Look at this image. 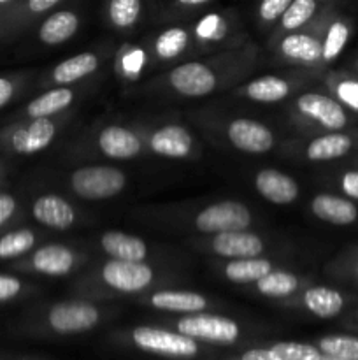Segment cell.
<instances>
[{
	"label": "cell",
	"mask_w": 358,
	"mask_h": 360,
	"mask_svg": "<svg viewBox=\"0 0 358 360\" xmlns=\"http://www.w3.org/2000/svg\"><path fill=\"white\" fill-rule=\"evenodd\" d=\"M56 136V125L49 118H34L0 132V148L7 153L35 155L46 150Z\"/></svg>",
	"instance_id": "obj_1"
},
{
	"label": "cell",
	"mask_w": 358,
	"mask_h": 360,
	"mask_svg": "<svg viewBox=\"0 0 358 360\" xmlns=\"http://www.w3.org/2000/svg\"><path fill=\"white\" fill-rule=\"evenodd\" d=\"M126 185V176L109 165H88L70 176V186L77 197L86 200H104L118 195Z\"/></svg>",
	"instance_id": "obj_2"
},
{
	"label": "cell",
	"mask_w": 358,
	"mask_h": 360,
	"mask_svg": "<svg viewBox=\"0 0 358 360\" xmlns=\"http://www.w3.org/2000/svg\"><path fill=\"white\" fill-rule=\"evenodd\" d=\"M251 211L237 200H221L211 204L195 217L197 231L204 234L246 231L251 225Z\"/></svg>",
	"instance_id": "obj_3"
},
{
	"label": "cell",
	"mask_w": 358,
	"mask_h": 360,
	"mask_svg": "<svg viewBox=\"0 0 358 360\" xmlns=\"http://www.w3.org/2000/svg\"><path fill=\"white\" fill-rule=\"evenodd\" d=\"M297 108L305 118L314 122L326 132L346 130L351 125V112L339 104L332 95L307 91L297 98Z\"/></svg>",
	"instance_id": "obj_4"
},
{
	"label": "cell",
	"mask_w": 358,
	"mask_h": 360,
	"mask_svg": "<svg viewBox=\"0 0 358 360\" xmlns=\"http://www.w3.org/2000/svg\"><path fill=\"white\" fill-rule=\"evenodd\" d=\"M133 343L139 348L153 354L168 357H193L199 352L195 340L181 333L154 329V327H137L132 333Z\"/></svg>",
	"instance_id": "obj_5"
},
{
	"label": "cell",
	"mask_w": 358,
	"mask_h": 360,
	"mask_svg": "<svg viewBox=\"0 0 358 360\" xmlns=\"http://www.w3.org/2000/svg\"><path fill=\"white\" fill-rule=\"evenodd\" d=\"M178 330L193 340L230 345L239 338V326L230 319L218 315H190L178 322Z\"/></svg>",
	"instance_id": "obj_6"
},
{
	"label": "cell",
	"mask_w": 358,
	"mask_h": 360,
	"mask_svg": "<svg viewBox=\"0 0 358 360\" xmlns=\"http://www.w3.org/2000/svg\"><path fill=\"white\" fill-rule=\"evenodd\" d=\"M154 273L144 262H128V260H109L102 267V280L105 285L118 292L133 294L147 288L153 281Z\"/></svg>",
	"instance_id": "obj_7"
},
{
	"label": "cell",
	"mask_w": 358,
	"mask_h": 360,
	"mask_svg": "<svg viewBox=\"0 0 358 360\" xmlns=\"http://www.w3.org/2000/svg\"><path fill=\"white\" fill-rule=\"evenodd\" d=\"M98 309L90 302H60L48 313V322L53 330L63 334L90 330L98 322Z\"/></svg>",
	"instance_id": "obj_8"
},
{
	"label": "cell",
	"mask_w": 358,
	"mask_h": 360,
	"mask_svg": "<svg viewBox=\"0 0 358 360\" xmlns=\"http://www.w3.org/2000/svg\"><path fill=\"white\" fill-rule=\"evenodd\" d=\"M171 86L185 97H204L216 88V74L200 62L181 63L168 74Z\"/></svg>",
	"instance_id": "obj_9"
},
{
	"label": "cell",
	"mask_w": 358,
	"mask_h": 360,
	"mask_svg": "<svg viewBox=\"0 0 358 360\" xmlns=\"http://www.w3.org/2000/svg\"><path fill=\"white\" fill-rule=\"evenodd\" d=\"M228 141L232 146L244 153L262 155L272 150L274 146V134L270 132L269 127L256 120L237 118L230 122L227 129Z\"/></svg>",
	"instance_id": "obj_10"
},
{
	"label": "cell",
	"mask_w": 358,
	"mask_h": 360,
	"mask_svg": "<svg viewBox=\"0 0 358 360\" xmlns=\"http://www.w3.org/2000/svg\"><path fill=\"white\" fill-rule=\"evenodd\" d=\"M311 211L316 218L337 227L358 224V202L336 193H318L311 200Z\"/></svg>",
	"instance_id": "obj_11"
},
{
	"label": "cell",
	"mask_w": 358,
	"mask_h": 360,
	"mask_svg": "<svg viewBox=\"0 0 358 360\" xmlns=\"http://www.w3.org/2000/svg\"><path fill=\"white\" fill-rule=\"evenodd\" d=\"M358 146V137L346 130L326 132L314 137L305 148V157L311 162H330L339 160L353 153Z\"/></svg>",
	"instance_id": "obj_12"
},
{
	"label": "cell",
	"mask_w": 358,
	"mask_h": 360,
	"mask_svg": "<svg viewBox=\"0 0 358 360\" xmlns=\"http://www.w3.org/2000/svg\"><path fill=\"white\" fill-rule=\"evenodd\" d=\"M74 264H76V257L72 250L63 245H46L35 250L30 260L27 264H20V267L21 269L28 267L46 276H65L72 271Z\"/></svg>",
	"instance_id": "obj_13"
},
{
	"label": "cell",
	"mask_w": 358,
	"mask_h": 360,
	"mask_svg": "<svg viewBox=\"0 0 358 360\" xmlns=\"http://www.w3.org/2000/svg\"><path fill=\"white\" fill-rule=\"evenodd\" d=\"M32 217L41 225L55 231H67L76 221V211L74 207L55 193H46L37 197L32 204Z\"/></svg>",
	"instance_id": "obj_14"
},
{
	"label": "cell",
	"mask_w": 358,
	"mask_h": 360,
	"mask_svg": "<svg viewBox=\"0 0 358 360\" xmlns=\"http://www.w3.org/2000/svg\"><path fill=\"white\" fill-rule=\"evenodd\" d=\"M213 252L227 259H249L260 257L265 245L256 234L248 231H232L216 234L213 239Z\"/></svg>",
	"instance_id": "obj_15"
},
{
	"label": "cell",
	"mask_w": 358,
	"mask_h": 360,
	"mask_svg": "<svg viewBox=\"0 0 358 360\" xmlns=\"http://www.w3.org/2000/svg\"><path fill=\"white\" fill-rule=\"evenodd\" d=\"M150 148L160 157L185 158L192 153L193 136L181 125H165L151 134Z\"/></svg>",
	"instance_id": "obj_16"
},
{
	"label": "cell",
	"mask_w": 358,
	"mask_h": 360,
	"mask_svg": "<svg viewBox=\"0 0 358 360\" xmlns=\"http://www.w3.org/2000/svg\"><path fill=\"white\" fill-rule=\"evenodd\" d=\"M98 148L105 157L114 160H128L140 153L142 144L132 130L119 125H109L98 134Z\"/></svg>",
	"instance_id": "obj_17"
},
{
	"label": "cell",
	"mask_w": 358,
	"mask_h": 360,
	"mask_svg": "<svg viewBox=\"0 0 358 360\" xmlns=\"http://www.w3.org/2000/svg\"><path fill=\"white\" fill-rule=\"evenodd\" d=\"M255 186L260 195L272 204H291L298 197L297 181L276 169L260 171L255 178Z\"/></svg>",
	"instance_id": "obj_18"
},
{
	"label": "cell",
	"mask_w": 358,
	"mask_h": 360,
	"mask_svg": "<svg viewBox=\"0 0 358 360\" xmlns=\"http://www.w3.org/2000/svg\"><path fill=\"white\" fill-rule=\"evenodd\" d=\"M100 246L111 259L144 262L147 257V246L140 238L126 232L111 231L100 238Z\"/></svg>",
	"instance_id": "obj_19"
},
{
	"label": "cell",
	"mask_w": 358,
	"mask_h": 360,
	"mask_svg": "<svg viewBox=\"0 0 358 360\" xmlns=\"http://www.w3.org/2000/svg\"><path fill=\"white\" fill-rule=\"evenodd\" d=\"M304 304L318 319H333L346 308V297L337 288L318 285L304 292Z\"/></svg>",
	"instance_id": "obj_20"
},
{
	"label": "cell",
	"mask_w": 358,
	"mask_h": 360,
	"mask_svg": "<svg viewBox=\"0 0 358 360\" xmlns=\"http://www.w3.org/2000/svg\"><path fill=\"white\" fill-rule=\"evenodd\" d=\"M323 39V37H321ZM321 39L311 34H293L283 37L279 49L283 56L293 60V62L314 65L321 62Z\"/></svg>",
	"instance_id": "obj_21"
},
{
	"label": "cell",
	"mask_w": 358,
	"mask_h": 360,
	"mask_svg": "<svg viewBox=\"0 0 358 360\" xmlns=\"http://www.w3.org/2000/svg\"><path fill=\"white\" fill-rule=\"evenodd\" d=\"M79 28V16L72 11H56L49 14L39 27V41L48 46L69 41Z\"/></svg>",
	"instance_id": "obj_22"
},
{
	"label": "cell",
	"mask_w": 358,
	"mask_h": 360,
	"mask_svg": "<svg viewBox=\"0 0 358 360\" xmlns=\"http://www.w3.org/2000/svg\"><path fill=\"white\" fill-rule=\"evenodd\" d=\"M150 302L153 308L174 313H199L207 308V299L204 295L188 290L154 292Z\"/></svg>",
	"instance_id": "obj_23"
},
{
	"label": "cell",
	"mask_w": 358,
	"mask_h": 360,
	"mask_svg": "<svg viewBox=\"0 0 358 360\" xmlns=\"http://www.w3.org/2000/svg\"><path fill=\"white\" fill-rule=\"evenodd\" d=\"M98 69V58L95 53H79V55L67 58L60 62L53 69L51 81L55 84L69 86V84L77 83L83 77L90 76L91 72Z\"/></svg>",
	"instance_id": "obj_24"
},
{
	"label": "cell",
	"mask_w": 358,
	"mask_h": 360,
	"mask_svg": "<svg viewBox=\"0 0 358 360\" xmlns=\"http://www.w3.org/2000/svg\"><path fill=\"white\" fill-rule=\"evenodd\" d=\"M74 101V91L67 86L53 88V90L46 91V94L39 95L34 101L28 102L25 108L23 115L27 120L34 118H49V116L56 115V112L63 111L69 108Z\"/></svg>",
	"instance_id": "obj_25"
},
{
	"label": "cell",
	"mask_w": 358,
	"mask_h": 360,
	"mask_svg": "<svg viewBox=\"0 0 358 360\" xmlns=\"http://www.w3.org/2000/svg\"><path fill=\"white\" fill-rule=\"evenodd\" d=\"M351 30H353V25L347 18L337 16L329 21L321 39V63L326 65V63H332L339 58V55L350 41Z\"/></svg>",
	"instance_id": "obj_26"
},
{
	"label": "cell",
	"mask_w": 358,
	"mask_h": 360,
	"mask_svg": "<svg viewBox=\"0 0 358 360\" xmlns=\"http://www.w3.org/2000/svg\"><path fill=\"white\" fill-rule=\"evenodd\" d=\"M272 271V262L260 257H249V259H232L225 266V276L232 283H253L258 281L260 278L265 276L267 273Z\"/></svg>",
	"instance_id": "obj_27"
},
{
	"label": "cell",
	"mask_w": 358,
	"mask_h": 360,
	"mask_svg": "<svg viewBox=\"0 0 358 360\" xmlns=\"http://www.w3.org/2000/svg\"><path fill=\"white\" fill-rule=\"evenodd\" d=\"M291 86L286 79L277 76H263L253 79L248 86L244 88L246 97L255 102H279L290 95Z\"/></svg>",
	"instance_id": "obj_28"
},
{
	"label": "cell",
	"mask_w": 358,
	"mask_h": 360,
	"mask_svg": "<svg viewBox=\"0 0 358 360\" xmlns=\"http://www.w3.org/2000/svg\"><path fill=\"white\" fill-rule=\"evenodd\" d=\"M63 0H16L7 11L0 14V30L11 28L32 16H41Z\"/></svg>",
	"instance_id": "obj_29"
},
{
	"label": "cell",
	"mask_w": 358,
	"mask_h": 360,
	"mask_svg": "<svg viewBox=\"0 0 358 360\" xmlns=\"http://www.w3.org/2000/svg\"><path fill=\"white\" fill-rule=\"evenodd\" d=\"M35 232L32 229H13L0 234V262L16 260L30 253L35 246Z\"/></svg>",
	"instance_id": "obj_30"
},
{
	"label": "cell",
	"mask_w": 358,
	"mask_h": 360,
	"mask_svg": "<svg viewBox=\"0 0 358 360\" xmlns=\"http://www.w3.org/2000/svg\"><path fill=\"white\" fill-rule=\"evenodd\" d=\"M256 288L267 297H286L298 288V278L288 271H270L256 281Z\"/></svg>",
	"instance_id": "obj_31"
},
{
	"label": "cell",
	"mask_w": 358,
	"mask_h": 360,
	"mask_svg": "<svg viewBox=\"0 0 358 360\" xmlns=\"http://www.w3.org/2000/svg\"><path fill=\"white\" fill-rule=\"evenodd\" d=\"M332 97L351 115H358V74H336L330 79Z\"/></svg>",
	"instance_id": "obj_32"
},
{
	"label": "cell",
	"mask_w": 358,
	"mask_h": 360,
	"mask_svg": "<svg viewBox=\"0 0 358 360\" xmlns=\"http://www.w3.org/2000/svg\"><path fill=\"white\" fill-rule=\"evenodd\" d=\"M319 0H291L288 9L284 11L281 20V28L293 32L307 25L318 14Z\"/></svg>",
	"instance_id": "obj_33"
},
{
	"label": "cell",
	"mask_w": 358,
	"mask_h": 360,
	"mask_svg": "<svg viewBox=\"0 0 358 360\" xmlns=\"http://www.w3.org/2000/svg\"><path fill=\"white\" fill-rule=\"evenodd\" d=\"M142 2L140 0H109L107 16L112 27L125 30L139 21Z\"/></svg>",
	"instance_id": "obj_34"
},
{
	"label": "cell",
	"mask_w": 358,
	"mask_h": 360,
	"mask_svg": "<svg viewBox=\"0 0 358 360\" xmlns=\"http://www.w3.org/2000/svg\"><path fill=\"white\" fill-rule=\"evenodd\" d=\"M188 39V32L185 28H167V30L158 35L157 42H154L158 56H161V58H174L186 48Z\"/></svg>",
	"instance_id": "obj_35"
},
{
	"label": "cell",
	"mask_w": 358,
	"mask_h": 360,
	"mask_svg": "<svg viewBox=\"0 0 358 360\" xmlns=\"http://www.w3.org/2000/svg\"><path fill=\"white\" fill-rule=\"evenodd\" d=\"M319 352L332 357L358 360V338L326 336L319 341Z\"/></svg>",
	"instance_id": "obj_36"
},
{
	"label": "cell",
	"mask_w": 358,
	"mask_h": 360,
	"mask_svg": "<svg viewBox=\"0 0 358 360\" xmlns=\"http://www.w3.org/2000/svg\"><path fill=\"white\" fill-rule=\"evenodd\" d=\"M270 350L281 360H318L319 355H321V352L318 348L311 347V345L291 343V341L276 343Z\"/></svg>",
	"instance_id": "obj_37"
},
{
	"label": "cell",
	"mask_w": 358,
	"mask_h": 360,
	"mask_svg": "<svg viewBox=\"0 0 358 360\" xmlns=\"http://www.w3.org/2000/svg\"><path fill=\"white\" fill-rule=\"evenodd\" d=\"M290 4L291 0H262L258 6L260 20L265 21V23H274L283 16Z\"/></svg>",
	"instance_id": "obj_38"
},
{
	"label": "cell",
	"mask_w": 358,
	"mask_h": 360,
	"mask_svg": "<svg viewBox=\"0 0 358 360\" xmlns=\"http://www.w3.org/2000/svg\"><path fill=\"white\" fill-rule=\"evenodd\" d=\"M25 283L20 278L13 276V274H2L0 273V302H9L21 295Z\"/></svg>",
	"instance_id": "obj_39"
},
{
	"label": "cell",
	"mask_w": 358,
	"mask_h": 360,
	"mask_svg": "<svg viewBox=\"0 0 358 360\" xmlns=\"http://www.w3.org/2000/svg\"><path fill=\"white\" fill-rule=\"evenodd\" d=\"M337 186L344 197L358 202V167L346 169L337 179Z\"/></svg>",
	"instance_id": "obj_40"
},
{
	"label": "cell",
	"mask_w": 358,
	"mask_h": 360,
	"mask_svg": "<svg viewBox=\"0 0 358 360\" xmlns=\"http://www.w3.org/2000/svg\"><path fill=\"white\" fill-rule=\"evenodd\" d=\"M18 211V200L13 193L9 192H0V234L4 229L14 220Z\"/></svg>",
	"instance_id": "obj_41"
},
{
	"label": "cell",
	"mask_w": 358,
	"mask_h": 360,
	"mask_svg": "<svg viewBox=\"0 0 358 360\" xmlns=\"http://www.w3.org/2000/svg\"><path fill=\"white\" fill-rule=\"evenodd\" d=\"M18 94V81L9 76H0V109L6 108Z\"/></svg>",
	"instance_id": "obj_42"
},
{
	"label": "cell",
	"mask_w": 358,
	"mask_h": 360,
	"mask_svg": "<svg viewBox=\"0 0 358 360\" xmlns=\"http://www.w3.org/2000/svg\"><path fill=\"white\" fill-rule=\"evenodd\" d=\"M241 360H281L272 350H249Z\"/></svg>",
	"instance_id": "obj_43"
},
{
	"label": "cell",
	"mask_w": 358,
	"mask_h": 360,
	"mask_svg": "<svg viewBox=\"0 0 358 360\" xmlns=\"http://www.w3.org/2000/svg\"><path fill=\"white\" fill-rule=\"evenodd\" d=\"M344 273H346V276L353 278L358 285V250L346 259V262H344Z\"/></svg>",
	"instance_id": "obj_44"
},
{
	"label": "cell",
	"mask_w": 358,
	"mask_h": 360,
	"mask_svg": "<svg viewBox=\"0 0 358 360\" xmlns=\"http://www.w3.org/2000/svg\"><path fill=\"white\" fill-rule=\"evenodd\" d=\"M174 2L181 7H200V6H206V4L213 2V0H174Z\"/></svg>",
	"instance_id": "obj_45"
},
{
	"label": "cell",
	"mask_w": 358,
	"mask_h": 360,
	"mask_svg": "<svg viewBox=\"0 0 358 360\" xmlns=\"http://www.w3.org/2000/svg\"><path fill=\"white\" fill-rule=\"evenodd\" d=\"M14 2H16V0H0V14H2L4 11L9 9Z\"/></svg>",
	"instance_id": "obj_46"
},
{
	"label": "cell",
	"mask_w": 358,
	"mask_h": 360,
	"mask_svg": "<svg viewBox=\"0 0 358 360\" xmlns=\"http://www.w3.org/2000/svg\"><path fill=\"white\" fill-rule=\"evenodd\" d=\"M318 360H350V359H339V357H332V355H325L321 354L318 357Z\"/></svg>",
	"instance_id": "obj_47"
},
{
	"label": "cell",
	"mask_w": 358,
	"mask_h": 360,
	"mask_svg": "<svg viewBox=\"0 0 358 360\" xmlns=\"http://www.w3.org/2000/svg\"><path fill=\"white\" fill-rule=\"evenodd\" d=\"M354 72L358 74V56H357V58H354Z\"/></svg>",
	"instance_id": "obj_48"
}]
</instances>
